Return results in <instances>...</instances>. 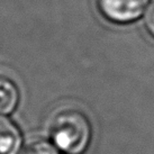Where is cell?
I'll return each instance as SVG.
<instances>
[{
	"instance_id": "cell-1",
	"label": "cell",
	"mask_w": 154,
	"mask_h": 154,
	"mask_svg": "<svg viewBox=\"0 0 154 154\" xmlns=\"http://www.w3.org/2000/svg\"><path fill=\"white\" fill-rule=\"evenodd\" d=\"M50 135L65 154H82L91 140V125L86 114L77 108H63L53 116Z\"/></svg>"
},
{
	"instance_id": "cell-2",
	"label": "cell",
	"mask_w": 154,
	"mask_h": 154,
	"mask_svg": "<svg viewBox=\"0 0 154 154\" xmlns=\"http://www.w3.org/2000/svg\"><path fill=\"white\" fill-rule=\"evenodd\" d=\"M149 0H98L100 13L108 20L126 24L143 15Z\"/></svg>"
},
{
	"instance_id": "cell-3",
	"label": "cell",
	"mask_w": 154,
	"mask_h": 154,
	"mask_svg": "<svg viewBox=\"0 0 154 154\" xmlns=\"http://www.w3.org/2000/svg\"><path fill=\"white\" fill-rule=\"evenodd\" d=\"M20 144L22 135L15 123L0 117V154H17Z\"/></svg>"
},
{
	"instance_id": "cell-4",
	"label": "cell",
	"mask_w": 154,
	"mask_h": 154,
	"mask_svg": "<svg viewBox=\"0 0 154 154\" xmlns=\"http://www.w3.org/2000/svg\"><path fill=\"white\" fill-rule=\"evenodd\" d=\"M19 101V90L11 78L0 73V114L7 115L15 110Z\"/></svg>"
},
{
	"instance_id": "cell-5",
	"label": "cell",
	"mask_w": 154,
	"mask_h": 154,
	"mask_svg": "<svg viewBox=\"0 0 154 154\" xmlns=\"http://www.w3.org/2000/svg\"><path fill=\"white\" fill-rule=\"evenodd\" d=\"M20 154H59L55 146L44 138L30 140Z\"/></svg>"
},
{
	"instance_id": "cell-6",
	"label": "cell",
	"mask_w": 154,
	"mask_h": 154,
	"mask_svg": "<svg viewBox=\"0 0 154 154\" xmlns=\"http://www.w3.org/2000/svg\"><path fill=\"white\" fill-rule=\"evenodd\" d=\"M145 25L150 34L154 36V2L149 7L145 14Z\"/></svg>"
}]
</instances>
